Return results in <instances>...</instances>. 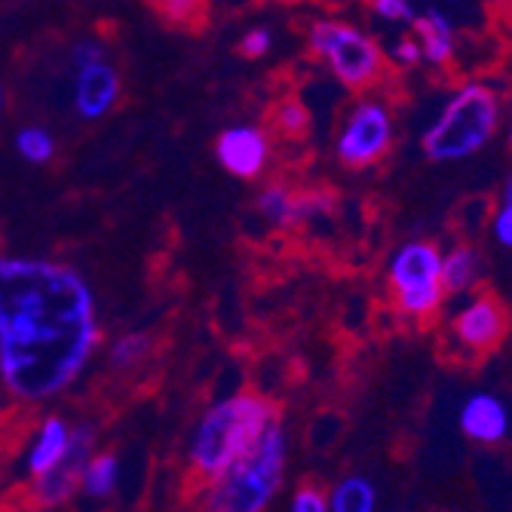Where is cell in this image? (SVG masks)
<instances>
[{"mask_svg": "<svg viewBox=\"0 0 512 512\" xmlns=\"http://www.w3.org/2000/svg\"><path fill=\"white\" fill-rule=\"evenodd\" d=\"M102 341L86 279L59 261L0 258V384L40 405L68 393Z\"/></svg>", "mask_w": 512, "mask_h": 512, "instance_id": "1", "label": "cell"}, {"mask_svg": "<svg viewBox=\"0 0 512 512\" xmlns=\"http://www.w3.org/2000/svg\"><path fill=\"white\" fill-rule=\"evenodd\" d=\"M276 421V405L261 393H234L215 402L191 436L188 467L200 482L215 479Z\"/></svg>", "mask_w": 512, "mask_h": 512, "instance_id": "2", "label": "cell"}, {"mask_svg": "<svg viewBox=\"0 0 512 512\" xmlns=\"http://www.w3.org/2000/svg\"><path fill=\"white\" fill-rule=\"evenodd\" d=\"M286 430L276 421L261 439L215 479L203 482V506L215 512H261L273 503L286 479Z\"/></svg>", "mask_w": 512, "mask_h": 512, "instance_id": "3", "label": "cell"}, {"mask_svg": "<svg viewBox=\"0 0 512 512\" xmlns=\"http://www.w3.org/2000/svg\"><path fill=\"white\" fill-rule=\"evenodd\" d=\"M503 120V105L497 89L488 83H463L442 105L439 117L421 138V148L436 163H454L479 154L497 135Z\"/></svg>", "mask_w": 512, "mask_h": 512, "instance_id": "4", "label": "cell"}, {"mask_svg": "<svg viewBox=\"0 0 512 512\" xmlns=\"http://www.w3.org/2000/svg\"><path fill=\"white\" fill-rule=\"evenodd\" d=\"M307 50L347 89L375 86L387 65L378 40L344 19H316L307 28Z\"/></svg>", "mask_w": 512, "mask_h": 512, "instance_id": "5", "label": "cell"}, {"mask_svg": "<svg viewBox=\"0 0 512 512\" xmlns=\"http://www.w3.org/2000/svg\"><path fill=\"white\" fill-rule=\"evenodd\" d=\"M387 279L393 301L405 316L427 319L445 301L442 252L427 240H411L399 246L387 264Z\"/></svg>", "mask_w": 512, "mask_h": 512, "instance_id": "6", "label": "cell"}, {"mask_svg": "<svg viewBox=\"0 0 512 512\" xmlns=\"http://www.w3.org/2000/svg\"><path fill=\"white\" fill-rule=\"evenodd\" d=\"M393 114L381 99H359L341 123L335 154L344 166L365 169L384 160L393 148Z\"/></svg>", "mask_w": 512, "mask_h": 512, "instance_id": "7", "label": "cell"}, {"mask_svg": "<svg viewBox=\"0 0 512 512\" xmlns=\"http://www.w3.org/2000/svg\"><path fill=\"white\" fill-rule=\"evenodd\" d=\"M92 448H96V430L89 424H77L71 433V445L65 451V457L56 463L53 470H46L40 476L31 479V497L37 506H65L74 500V494L80 491V479H83V467L92 457Z\"/></svg>", "mask_w": 512, "mask_h": 512, "instance_id": "8", "label": "cell"}, {"mask_svg": "<svg viewBox=\"0 0 512 512\" xmlns=\"http://www.w3.org/2000/svg\"><path fill=\"white\" fill-rule=\"evenodd\" d=\"M261 218L279 230L301 227L319 218H329L335 209V194L329 191H292L289 184H264L255 197Z\"/></svg>", "mask_w": 512, "mask_h": 512, "instance_id": "9", "label": "cell"}, {"mask_svg": "<svg viewBox=\"0 0 512 512\" xmlns=\"http://www.w3.org/2000/svg\"><path fill=\"white\" fill-rule=\"evenodd\" d=\"M74 80H71V108L80 120L86 123H96L105 120L117 102H120V92H123V80L120 71L114 68V62L96 59V62H86L80 68H71Z\"/></svg>", "mask_w": 512, "mask_h": 512, "instance_id": "10", "label": "cell"}, {"mask_svg": "<svg viewBox=\"0 0 512 512\" xmlns=\"http://www.w3.org/2000/svg\"><path fill=\"white\" fill-rule=\"evenodd\" d=\"M215 160L234 178H258L270 163V135L255 123L227 126L215 138Z\"/></svg>", "mask_w": 512, "mask_h": 512, "instance_id": "11", "label": "cell"}, {"mask_svg": "<svg viewBox=\"0 0 512 512\" xmlns=\"http://www.w3.org/2000/svg\"><path fill=\"white\" fill-rule=\"evenodd\" d=\"M506 329H509V316H506L503 304L491 295L473 298L451 319V332H454L457 344L473 353L494 350L506 338Z\"/></svg>", "mask_w": 512, "mask_h": 512, "instance_id": "12", "label": "cell"}, {"mask_svg": "<svg viewBox=\"0 0 512 512\" xmlns=\"http://www.w3.org/2000/svg\"><path fill=\"white\" fill-rule=\"evenodd\" d=\"M457 424L467 439L479 445H497L509 433V411L494 393H473L463 402Z\"/></svg>", "mask_w": 512, "mask_h": 512, "instance_id": "13", "label": "cell"}, {"mask_svg": "<svg viewBox=\"0 0 512 512\" xmlns=\"http://www.w3.org/2000/svg\"><path fill=\"white\" fill-rule=\"evenodd\" d=\"M71 433H74V427L65 421V417H59V414L43 417L31 445H28V454H25V473L34 479L46 470H53L71 445Z\"/></svg>", "mask_w": 512, "mask_h": 512, "instance_id": "14", "label": "cell"}, {"mask_svg": "<svg viewBox=\"0 0 512 512\" xmlns=\"http://www.w3.org/2000/svg\"><path fill=\"white\" fill-rule=\"evenodd\" d=\"M414 40L421 46V62L442 68L454 56V25L439 10H427L411 19Z\"/></svg>", "mask_w": 512, "mask_h": 512, "instance_id": "15", "label": "cell"}, {"mask_svg": "<svg viewBox=\"0 0 512 512\" xmlns=\"http://www.w3.org/2000/svg\"><path fill=\"white\" fill-rule=\"evenodd\" d=\"M482 276V261L479 252L470 246H454L451 252L442 255V286L445 295H463L473 292Z\"/></svg>", "mask_w": 512, "mask_h": 512, "instance_id": "16", "label": "cell"}, {"mask_svg": "<svg viewBox=\"0 0 512 512\" xmlns=\"http://www.w3.org/2000/svg\"><path fill=\"white\" fill-rule=\"evenodd\" d=\"M120 485V463L114 454H92L83 467V479H80V494L92 497V500H105L117 491Z\"/></svg>", "mask_w": 512, "mask_h": 512, "instance_id": "17", "label": "cell"}, {"mask_svg": "<svg viewBox=\"0 0 512 512\" xmlns=\"http://www.w3.org/2000/svg\"><path fill=\"white\" fill-rule=\"evenodd\" d=\"M375 506H378V488L365 476H347L329 494V509L335 512H371Z\"/></svg>", "mask_w": 512, "mask_h": 512, "instance_id": "18", "label": "cell"}, {"mask_svg": "<svg viewBox=\"0 0 512 512\" xmlns=\"http://www.w3.org/2000/svg\"><path fill=\"white\" fill-rule=\"evenodd\" d=\"M13 148H16V154H19L25 163H31V166H46V163H50V160L56 157L59 142H56L53 129L37 126V123H28V126H22V129L16 132Z\"/></svg>", "mask_w": 512, "mask_h": 512, "instance_id": "19", "label": "cell"}, {"mask_svg": "<svg viewBox=\"0 0 512 512\" xmlns=\"http://www.w3.org/2000/svg\"><path fill=\"white\" fill-rule=\"evenodd\" d=\"M151 347H154L151 335H145V332H126V335H120V338L111 344V350H108V365H111L114 371H129V368L142 365V362L151 356Z\"/></svg>", "mask_w": 512, "mask_h": 512, "instance_id": "20", "label": "cell"}, {"mask_svg": "<svg viewBox=\"0 0 512 512\" xmlns=\"http://www.w3.org/2000/svg\"><path fill=\"white\" fill-rule=\"evenodd\" d=\"M154 10L175 28H197L209 13V0H154Z\"/></svg>", "mask_w": 512, "mask_h": 512, "instance_id": "21", "label": "cell"}, {"mask_svg": "<svg viewBox=\"0 0 512 512\" xmlns=\"http://www.w3.org/2000/svg\"><path fill=\"white\" fill-rule=\"evenodd\" d=\"M273 123H276V129L283 132V135L301 138L310 129V114H307V108L301 102L289 99V102H283V105L273 111Z\"/></svg>", "mask_w": 512, "mask_h": 512, "instance_id": "22", "label": "cell"}, {"mask_svg": "<svg viewBox=\"0 0 512 512\" xmlns=\"http://www.w3.org/2000/svg\"><path fill=\"white\" fill-rule=\"evenodd\" d=\"M491 230H494V240H497L500 246L512 249V175L506 178V188H503L500 206H497V212H494Z\"/></svg>", "mask_w": 512, "mask_h": 512, "instance_id": "23", "label": "cell"}, {"mask_svg": "<svg viewBox=\"0 0 512 512\" xmlns=\"http://www.w3.org/2000/svg\"><path fill=\"white\" fill-rule=\"evenodd\" d=\"M368 10L375 13L378 19L384 22H408L414 19V7H411V0H365Z\"/></svg>", "mask_w": 512, "mask_h": 512, "instance_id": "24", "label": "cell"}, {"mask_svg": "<svg viewBox=\"0 0 512 512\" xmlns=\"http://www.w3.org/2000/svg\"><path fill=\"white\" fill-rule=\"evenodd\" d=\"M270 46H273V34H270V28H249L243 37H240V53L246 56V59H261V56H267L270 53Z\"/></svg>", "mask_w": 512, "mask_h": 512, "instance_id": "25", "label": "cell"}, {"mask_svg": "<svg viewBox=\"0 0 512 512\" xmlns=\"http://www.w3.org/2000/svg\"><path fill=\"white\" fill-rule=\"evenodd\" d=\"M289 509L292 512H325V509H329V494L313 488V485H304L289 500Z\"/></svg>", "mask_w": 512, "mask_h": 512, "instance_id": "26", "label": "cell"}, {"mask_svg": "<svg viewBox=\"0 0 512 512\" xmlns=\"http://www.w3.org/2000/svg\"><path fill=\"white\" fill-rule=\"evenodd\" d=\"M105 43L99 37H80L74 40L71 46V68H80L86 62H96V59H105Z\"/></svg>", "mask_w": 512, "mask_h": 512, "instance_id": "27", "label": "cell"}, {"mask_svg": "<svg viewBox=\"0 0 512 512\" xmlns=\"http://www.w3.org/2000/svg\"><path fill=\"white\" fill-rule=\"evenodd\" d=\"M399 68H414L417 62H421V46H417L414 37H402L393 43V50L387 53Z\"/></svg>", "mask_w": 512, "mask_h": 512, "instance_id": "28", "label": "cell"}, {"mask_svg": "<svg viewBox=\"0 0 512 512\" xmlns=\"http://www.w3.org/2000/svg\"><path fill=\"white\" fill-rule=\"evenodd\" d=\"M4 108H7V89L0 83V114H4Z\"/></svg>", "mask_w": 512, "mask_h": 512, "instance_id": "29", "label": "cell"}, {"mask_svg": "<svg viewBox=\"0 0 512 512\" xmlns=\"http://www.w3.org/2000/svg\"><path fill=\"white\" fill-rule=\"evenodd\" d=\"M509 148H512V114H509Z\"/></svg>", "mask_w": 512, "mask_h": 512, "instance_id": "30", "label": "cell"}, {"mask_svg": "<svg viewBox=\"0 0 512 512\" xmlns=\"http://www.w3.org/2000/svg\"><path fill=\"white\" fill-rule=\"evenodd\" d=\"M286 4H295V0H286Z\"/></svg>", "mask_w": 512, "mask_h": 512, "instance_id": "31", "label": "cell"}]
</instances>
